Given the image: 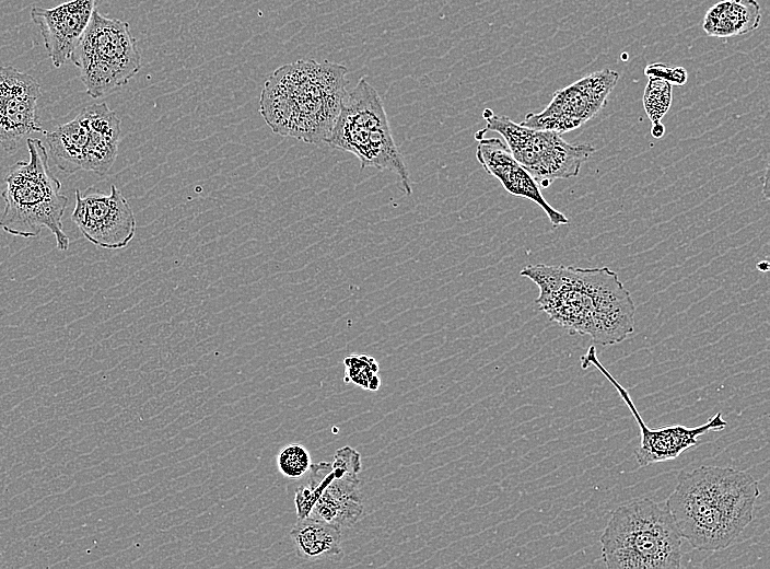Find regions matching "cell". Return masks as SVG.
<instances>
[{"label": "cell", "instance_id": "1", "mask_svg": "<svg viewBox=\"0 0 770 569\" xmlns=\"http://www.w3.org/2000/svg\"><path fill=\"white\" fill-rule=\"evenodd\" d=\"M521 276L539 289L536 304L570 334L595 344L621 342L634 332V303L618 274L608 267L528 265Z\"/></svg>", "mask_w": 770, "mask_h": 569}, {"label": "cell", "instance_id": "2", "mask_svg": "<svg viewBox=\"0 0 770 569\" xmlns=\"http://www.w3.org/2000/svg\"><path fill=\"white\" fill-rule=\"evenodd\" d=\"M760 495L756 479L732 467L700 466L680 472L667 498L682 538L699 550L728 547L752 521Z\"/></svg>", "mask_w": 770, "mask_h": 569}, {"label": "cell", "instance_id": "3", "mask_svg": "<svg viewBox=\"0 0 770 569\" xmlns=\"http://www.w3.org/2000/svg\"><path fill=\"white\" fill-rule=\"evenodd\" d=\"M340 63L296 60L278 68L264 84L259 111L279 135L326 143L348 93Z\"/></svg>", "mask_w": 770, "mask_h": 569}, {"label": "cell", "instance_id": "4", "mask_svg": "<svg viewBox=\"0 0 770 569\" xmlns=\"http://www.w3.org/2000/svg\"><path fill=\"white\" fill-rule=\"evenodd\" d=\"M28 161L10 166L1 193L4 209L0 228L14 236L36 237L43 228L55 237L57 248L67 251L70 240L62 229L68 198L49 170L48 152L42 140L27 138Z\"/></svg>", "mask_w": 770, "mask_h": 569}, {"label": "cell", "instance_id": "5", "mask_svg": "<svg viewBox=\"0 0 770 569\" xmlns=\"http://www.w3.org/2000/svg\"><path fill=\"white\" fill-rule=\"evenodd\" d=\"M682 537L673 515L649 498L620 504L602 536L609 569L679 568Z\"/></svg>", "mask_w": 770, "mask_h": 569}, {"label": "cell", "instance_id": "6", "mask_svg": "<svg viewBox=\"0 0 770 569\" xmlns=\"http://www.w3.org/2000/svg\"><path fill=\"white\" fill-rule=\"evenodd\" d=\"M326 144L354 154L361 169L387 170L399 178L400 188L412 193L409 171L395 143L377 91L362 77L348 91Z\"/></svg>", "mask_w": 770, "mask_h": 569}, {"label": "cell", "instance_id": "7", "mask_svg": "<svg viewBox=\"0 0 770 569\" xmlns=\"http://www.w3.org/2000/svg\"><path fill=\"white\" fill-rule=\"evenodd\" d=\"M70 60L93 98L106 96L127 84L141 68V54L129 24L97 10Z\"/></svg>", "mask_w": 770, "mask_h": 569}, {"label": "cell", "instance_id": "8", "mask_svg": "<svg viewBox=\"0 0 770 569\" xmlns=\"http://www.w3.org/2000/svg\"><path fill=\"white\" fill-rule=\"evenodd\" d=\"M482 118L486 129L501 135L513 158L540 188L559 178L578 176L582 164L596 151L592 144L570 143L558 132L528 128L490 108L483 109Z\"/></svg>", "mask_w": 770, "mask_h": 569}, {"label": "cell", "instance_id": "9", "mask_svg": "<svg viewBox=\"0 0 770 569\" xmlns=\"http://www.w3.org/2000/svg\"><path fill=\"white\" fill-rule=\"evenodd\" d=\"M620 74L611 69L592 72L557 90L540 113H528L522 125L558 133L574 130L593 118L607 102Z\"/></svg>", "mask_w": 770, "mask_h": 569}, {"label": "cell", "instance_id": "10", "mask_svg": "<svg viewBox=\"0 0 770 569\" xmlns=\"http://www.w3.org/2000/svg\"><path fill=\"white\" fill-rule=\"evenodd\" d=\"M581 367L582 369L596 368L617 390L619 396L633 415L640 431V443L634 452L635 460L640 466L674 460L684 451L697 445L701 436L709 431L723 430L727 426L722 414L716 413L707 422L697 427L673 425L651 429L642 419L629 392L602 364L597 358L595 346H590L587 352L581 357Z\"/></svg>", "mask_w": 770, "mask_h": 569}, {"label": "cell", "instance_id": "11", "mask_svg": "<svg viewBox=\"0 0 770 569\" xmlns=\"http://www.w3.org/2000/svg\"><path fill=\"white\" fill-rule=\"evenodd\" d=\"M71 220L89 242L102 248H124L136 233L133 211L114 184L109 194L94 191L82 196L75 189Z\"/></svg>", "mask_w": 770, "mask_h": 569}, {"label": "cell", "instance_id": "12", "mask_svg": "<svg viewBox=\"0 0 770 569\" xmlns=\"http://www.w3.org/2000/svg\"><path fill=\"white\" fill-rule=\"evenodd\" d=\"M361 455L349 445L335 452L332 477L322 491L308 516L343 527H351L363 515L364 506L358 474Z\"/></svg>", "mask_w": 770, "mask_h": 569}, {"label": "cell", "instance_id": "13", "mask_svg": "<svg viewBox=\"0 0 770 569\" xmlns=\"http://www.w3.org/2000/svg\"><path fill=\"white\" fill-rule=\"evenodd\" d=\"M42 95L38 82L11 66L0 67V146L13 153L19 142L33 132L44 133L36 115Z\"/></svg>", "mask_w": 770, "mask_h": 569}, {"label": "cell", "instance_id": "14", "mask_svg": "<svg viewBox=\"0 0 770 569\" xmlns=\"http://www.w3.org/2000/svg\"><path fill=\"white\" fill-rule=\"evenodd\" d=\"M487 129L475 133L476 158L482 169L501 183L513 196L537 204L547 214L553 228L569 223V219L545 199L534 177L512 155L505 142L499 138H487Z\"/></svg>", "mask_w": 770, "mask_h": 569}, {"label": "cell", "instance_id": "15", "mask_svg": "<svg viewBox=\"0 0 770 569\" xmlns=\"http://www.w3.org/2000/svg\"><path fill=\"white\" fill-rule=\"evenodd\" d=\"M98 0H71L45 9L33 7L31 19L37 25L47 54L56 68L68 60L83 36Z\"/></svg>", "mask_w": 770, "mask_h": 569}, {"label": "cell", "instance_id": "16", "mask_svg": "<svg viewBox=\"0 0 770 569\" xmlns=\"http://www.w3.org/2000/svg\"><path fill=\"white\" fill-rule=\"evenodd\" d=\"M89 139L84 171L106 175L112 169L120 138V119L106 103L92 104L84 107Z\"/></svg>", "mask_w": 770, "mask_h": 569}, {"label": "cell", "instance_id": "17", "mask_svg": "<svg viewBox=\"0 0 770 569\" xmlns=\"http://www.w3.org/2000/svg\"><path fill=\"white\" fill-rule=\"evenodd\" d=\"M56 166L67 174L84 169L89 129L80 112L72 120L43 133Z\"/></svg>", "mask_w": 770, "mask_h": 569}, {"label": "cell", "instance_id": "18", "mask_svg": "<svg viewBox=\"0 0 770 569\" xmlns=\"http://www.w3.org/2000/svg\"><path fill=\"white\" fill-rule=\"evenodd\" d=\"M760 20L756 0H723L707 11L702 28L709 36L726 38L755 31Z\"/></svg>", "mask_w": 770, "mask_h": 569}, {"label": "cell", "instance_id": "19", "mask_svg": "<svg viewBox=\"0 0 770 569\" xmlns=\"http://www.w3.org/2000/svg\"><path fill=\"white\" fill-rule=\"evenodd\" d=\"M296 554L306 560H320L341 553V529L315 519H298L291 530Z\"/></svg>", "mask_w": 770, "mask_h": 569}, {"label": "cell", "instance_id": "20", "mask_svg": "<svg viewBox=\"0 0 770 569\" xmlns=\"http://www.w3.org/2000/svg\"><path fill=\"white\" fill-rule=\"evenodd\" d=\"M332 477L331 463H312L310 469L294 488V503L298 519L307 518L322 491Z\"/></svg>", "mask_w": 770, "mask_h": 569}, {"label": "cell", "instance_id": "21", "mask_svg": "<svg viewBox=\"0 0 770 569\" xmlns=\"http://www.w3.org/2000/svg\"><path fill=\"white\" fill-rule=\"evenodd\" d=\"M345 378L346 383L368 390L377 391L382 384L378 376L380 365L377 361L366 355H350L345 358Z\"/></svg>", "mask_w": 770, "mask_h": 569}, {"label": "cell", "instance_id": "22", "mask_svg": "<svg viewBox=\"0 0 770 569\" xmlns=\"http://www.w3.org/2000/svg\"><path fill=\"white\" fill-rule=\"evenodd\" d=\"M673 85L668 82L650 77L643 93V107L652 124L660 123L668 112L673 94Z\"/></svg>", "mask_w": 770, "mask_h": 569}, {"label": "cell", "instance_id": "23", "mask_svg": "<svg viewBox=\"0 0 770 569\" xmlns=\"http://www.w3.org/2000/svg\"><path fill=\"white\" fill-rule=\"evenodd\" d=\"M280 473L290 479L301 478L312 465L311 455L302 444L285 445L278 454Z\"/></svg>", "mask_w": 770, "mask_h": 569}, {"label": "cell", "instance_id": "24", "mask_svg": "<svg viewBox=\"0 0 770 569\" xmlns=\"http://www.w3.org/2000/svg\"><path fill=\"white\" fill-rule=\"evenodd\" d=\"M644 74L668 82L670 85L681 86L688 80V72L684 67H672L662 62L650 63L644 68Z\"/></svg>", "mask_w": 770, "mask_h": 569}, {"label": "cell", "instance_id": "25", "mask_svg": "<svg viewBox=\"0 0 770 569\" xmlns=\"http://www.w3.org/2000/svg\"><path fill=\"white\" fill-rule=\"evenodd\" d=\"M664 133H665V126L661 121L656 123V124H652L651 135L654 138L660 139L664 136Z\"/></svg>", "mask_w": 770, "mask_h": 569}, {"label": "cell", "instance_id": "26", "mask_svg": "<svg viewBox=\"0 0 770 569\" xmlns=\"http://www.w3.org/2000/svg\"><path fill=\"white\" fill-rule=\"evenodd\" d=\"M768 185H769V176H768V169L765 174V181H763V193L766 196V199H768Z\"/></svg>", "mask_w": 770, "mask_h": 569}, {"label": "cell", "instance_id": "27", "mask_svg": "<svg viewBox=\"0 0 770 569\" xmlns=\"http://www.w3.org/2000/svg\"><path fill=\"white\" fill-rule=\"evenodd\" d=\"M757 268H758L760 271L766 272V271L769 269V264H768V262H766V260H765V262H760V263H758Z\"/></svg>", "mask_w": 770, "mask_h": 569}, {"label": "cell", "instance_id": "28", "mask_svg": "<svg viewBox=\"0 0 770 569\" xmlns=\"http://www.w3.org/2000/svg\"><path fill=\"white\" fill-rule=\"evenodd\" d=\"M1 556V555H0Z\"/></svg>", "mask_w": 770, "mask_h": 569}]
</instances>
